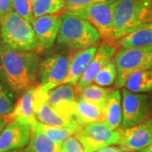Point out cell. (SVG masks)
Masks as SVG:
<instances>
[{
  "mask_svg": "<svg viewBox=\"0 0 152 152\" xmlns=\"http://www.w3.org/2000/svg\"><path fill=\"white\" fill-rule=\"evenodd\" d=\"M40 58L37 52H22L0 44V81L16 96L37 85Z\"/></svg>",
  "mask_w": 152,
  "mask_h": 152,
  "instance_id": "6da1fadb",
  "label": "cell"
},
{
  "mask_svg": "<svg viewBox=\"0 0 152 152\" xmlns=\"http://www.w3.org/2000/svg\"><path fill=\"white\" fill-rule=\"evenodd\" d=\"M152 22V0H116L113 42Z\"/></svg>",
  "mask_w": 152,
  "mask_h": 152,
  "instance_id": "7a4b0ae2",
  "label": "cell"
},
{
  "mask_svg": "<svg viewBox=\"0 0 152 152\" xmlns=\"http://www.w3.org/2000/svg\"><path fill=\"white\" fill-rule=\"evenodd\" d=\"M101 39L97 30L86 20L70 13L61 15L57 44L73 51H80L95 46Z\"/></svg>",
  "mask_w": 152,
  "mask_h": 152,
  "instance_id": "3957f363",
  "label": "cell"
},
{
  "mask_svg": "<svg viewBox=\"0 0 152 152\" xmlns=\"http://www.w3.org/2000/svg\"><path fill=\"white\" fill-rule=\"evenodd\" d=\"M0 44L22 52H37L38 48L31 22L13 10L0 19Z\"/></svg>",
  "mask_w": 152,
  "mask_h": 152,
  "instance_id": "277c9868",
  "label": "cell"
},
{
  "mask_svg": "<svg viewBox=\"0 0 152 152\" xmlns=\"http://www.w3.org/2000/svg\"><path fill=\"white\" fill-rule=\"evenodd\" d=\"M118 77L115 87H124L128 79L139 71L152 69V46L145 48H121L114 56Z\"/></svg>",
  "mask_w": 152,
  "mask_h": 152,
  "instance_id": "5b68a950",
  "label": "cell"
},
{
  "mask_svg": "<svg viewBox=\"0 0 152 152\" xmlns=\"http://www.w3.org/2000/svg\"><path fill=\"white\" fill-rule=\"evenodd\" d=\"M115 6L116 0L106 1L95 4L70 14L86 20L97 30L101 38L107 40V42L112 43Z\"/></svg>",
  "mask_w": 152,
  "mask_h": 152,
  "instance_id": "8992f818",
  "label": "cell"
},
{
  "mask_svg": "<svg viewBox=\"0 0 152 152\" xmlns=\"http://www.w3.org/2000/svg\"><path fill=\"white\" fill-rule=\"evenodd\" d=\"M70 55L55 53L40 61L37 83L45 91H49L64 84L69 67Z\"/></svg>",
  "mask_w": 152,
  "mask_h": 152,
  "instance_id": "52a82bcc",
  "label": "cell"
},
{
  "mask_svg": "<svg viewBox=\"0 0 152 152\" xmlns=\"http://www.w3.org/2000/svg\"><path fill=\"white\" fill-rule=\"evenodd\" d=\"M80 142L85 152H96L105 147L118 145L119 130H113L103 123H94L82 127L75 135Z\"/></svg>",
  "mask_w": 152,
  "mask_h": 152,
  "instance_id": "ba28073f",
  "label": "cell"
},
{
  "mask_svg": "<svg viewBox=\"0 0 152 152\" xmlns=\"http://www.w3.org/2000/svg\"><path fill=\"white\" fill-rule=\"evenodd\" d=\"M122 94V124L120 128H129L149 118L150 104L145 94L131 92L123 88Z\"/></svg>",
  "mask_w": 152,
  "mask_h": 152,
  "instance_id": "9c48e42d",
  "label": "cell"
},
{
  "mask_svg": "<svg viewBox=\"0 0 152 152\" xmlns=\"http://www.w3.org/2000/svg\"><path fill=\"white\" fill-rule=\"evenodd\" d=\"M48 91L40 85L26 91L17 99L14 111L10 115L11 120H18L27 124L31 128L38 123L36 113L39 104L47 99Z\"/></svg>",
  "mask_w": 152,
  "mask_h": 152,
  "instance_id": "30bf717a",
  "label": "cell"
},
{
  "mask_svg": "<svg viewBox=\"0 0 152 152\" xmlns=\"http://www.w3.org/2000/svg\"><path fill=\"white\" fill-rule=\"evenodd\" d=\"M118 146L126 152H140L152 144V118L129 128H119Z\"/></svg>",
  "mask_w": 152,
  "mask_h": 152,
  "instance_id": "8fae6325",
  "label": "cell"
},
{
  "mask_svg": "<svg viewBox=\"0 0 152 152\" xmlns=\"http://www.w3.org/2000/svg\"><path fill=\"white\" fill-rule=\"evenodd\" d=\"M61 15L62 14L43 15L33 18L31 21L37 40V53L48 50L53 46L59 32Z\"/></svg>",
  "mask_w": 152,
  "mask_h": 152,
  "instance_id": "7c38bea8",
  "label": "cell"
},
{
  "mask_svg": "<svg viewBox=\"0 0 152 152\" xmlns=\"http://www.w3.org/2000/svg\"><path fill=\"white\" fill-rule=\"evenodd\" d=\"M32 128L18 120H11L0 133V152H9L27 146Z\"/></svg>",
  "mask_w": 152,
  "mask_h": 152,
  "instance_id": "4fadbf2b",
  "label": "cell"
},
{
  "mask_svg": "<svg viewBox=\"0 0 152 152\" xmlns=\"http://www.w3.org/2000/svg\"><path fill=\"white\" fill-rule=\"evenodd\" d=\"M116 53L117 48L116 46H114V44L111 42H106L98 47L92 59L89 63L86 69L75 86L77 95L80 94L82 90L85 89L87 86L92 84L98 72L102 69V68L107 62L113 59Z\"/></svg>",
  "mask_w": 152,
  "mask_h": 152,
  "instance_id": "5bb4252c",
  "label": "cell"
},
{
  "mask_svg": "<svg viewBox=\"0 0 152 152\" xmlns=\"http://www.w3.org/2000/svg\"><path fill=\"white\" fill-rule=\"evenodd\" d=\"M75 86L62 84L49 91L47 102L53 108L69 117H74V111L77 99Z\"/></svg>",
  "mask_w": 152,
  "mask_h": 152,
  "instance_id": "9a60e30c",
  "label": "cell"
},
{
  "mask_svg": "<svg viewBox=\"0 0 152 152\" xmlns=\"http://www.w3.org/2000/svg\"><path fill=\"white\" fill-rule=\"evenodd\" d=\"M36 117L38 122L43 124L69 129L74 132L75 135L77 134L82 129L81 126L76 122L75 118L66 116L53 108L49 104H48L47 99L39 104Z\"/></svg>",
  "mask_w": 152,
  "mask_h": 152,
  "instance_id": "2e32d148",
  "label": "cell"
},
{
  "mask_svg": "<svg viewBox=\"0 0 152 152\" xmlns=\"http://www.w3.org/2000/svg\"><path fill=\"white\" fill-rule=\"evenodd\" d=\"M97 48L98 47L95 45L88 48L76 51L73 54H70L69 72L64 84H70L74 86L77 85L84 72L86 69L89 63L92 59Z\"/></svg>",
  "mask_w": 152,
  "mask_h": 152,
  "instance_id": "e0dca14e",
  "label": "cell"
},
{
  "mask_svg": "<svg viewBox=\"0 0 152 152\" xmlns=\"http://www.w3.org/2000/svg\"><path fill=\"white\" fill-rule=\"evenodd\" d=\"M103 116V107L90 102L79 96H77L74 117L81 127L94 123H102Z\"/></svg>",
  "mask_w": 152,
  "mask_h": 152,
  "instance_id": "ac0fdd59",
  "label": "cell"
},
{
  "mask_svg": "<svg viewBox=\"0 0 152 152\" xmlns=\"http://www.w3.org/2000/svg\"><path fill=\"white\" fill-rule=\"evenodd\" d=\"M103 113L104 124L113 130L118 129L122 124V94L118 89L114 90L107 100Z\"/></svg>",
  "mask_w": 152,
  "mask_h": 152,
  "instance_id": "d6986e66",
  "label": "cell"
},
{
  "mask_svg": "<svg viewBox=\"0 0 152 152\" xmlns=\"http://www.w3.org/2000/svg\"><path fill=\"white\" fill-rule=\"evenodd\" d=\"M121 48H145L152 46V22L145 24L118 41Z\"/></svg>",
  "mask_w": 152,
  "mask_h": 152,
  "instance_id": "ffe728a7",
  "label": "cell"
},
{
  "mask_svg": "<svg viewBox=\"0 0 152 152\" xmlns=\"http://www.w3.org/2000/svg\"><path fill=\"white\" fill-rule=\"evenodd\" d=\"M61 145L56 143L43 133L32 129L30 142L24 152H60Z\"/></svg>",
  "mask_w": 152,
  "mask_h": 152,
  "instance_id": "44dd1931",
  "label": "cell"
},
{
  "mask_svg": "<svg viewBox=\"0 0 152 152\" xmlns=\"http://www.w3.org/2000/svg\"><path fill=\"white\" fill-rule=\"evenodd\" d=\"M125 89L131 92L143 94L152 91V69L139 71L128 79Z\"/></svg>",
  "mask_w": 152,
  "mask_h": 152,
  "instance_id": "7402d4cb",
  "label": "cell"
},
{
  "mask_svg": "<svg viewBox=\"0 0 152 152\" xmlns=\"http://www.w3.org/2000/svg\"><path fill=\"white\" fill-rule=\"evenodd\" d=\"M114 90L115 89L100 86L92 83L83 89L78 96L90 102L104 107L107 100L113 92Z\"/></svg>",
  "mask_w": 152,
  "mask_h": 152,
  "instance_id": "603a6c76",
  "label": "cell"
},
{
  "mask_svg": "<svg viewBox=\"0 0 152 152\" xmlns=\"http://www.w3.org/2000/svg\"><path fill=\"white\" fill-rule=\"evenodd\" d=\"M64 11V0H32L33 18Z\"/></svg>",
  "mask_w": 152,
  "mask_h": 152,
  "instance_id": "cb8c5ba5",
  "label": "cell"
},
{
  "mask_svg": "<svg viewBox=\"0 0 152 152\" xmlns=\"http://www.w3.org/2000/svg\"><path fill=\"white\" fill-rule=\"evenodd\" d=\"M32 129H36L40 132L43 133L44 134L48 136L49 139H51L52 140H53L59 145H62L68 138L75 135L74 132L70 130L69 129L64 128V127H58V126L43 124L39 122L33 127Z\"/></svg>",
  "mask_w": 152,
  "mask_h": 152,
  "instance_id": "d4e9b609",
  "label": "cell"
},
{
  "mask_svg": "<svg viewBox=\"0 0 152 152\" xmlns=\"http://www.w3.org/2000/svg\"><path fill=\"white\" fill-rule=\"evenodd\" d=\"M118 77L117 66L113 59L110 60L102 68V69L98 72L94 79V83L100 86L107 87L112 86L115 85Z\"/></svg>",
  "mask_w": 152,
  "mask_h": 152,
  "instance_id": "484cf974",
  "label": "cell"
},
{
  "mask_svg": "<svg viewBox=\"0 0 152 152\" xmlns=\"http://www.w3.org/2000/svg\"><path fill=\"white\" fill-rule=\"evenodd\" d=\"M17 102L15 94L0 81V116H10Z\"/></svg>",
  "mask_w": 152,
  "mask_h": 152,
  "instance_id": "4316f807",
  "label": "cell"
},
{
  "mask_svg": "<svg viewBox=\"0 0 152 152\" xmlns=\"http://www.w3.org/2000/svg\"><path fill=\"white\" fill-rule=\"evenodd\" d=\"M12 10L28 21H31L32 0H12Z\"/></svg>",
  "mask_w": 152,
  "mask_h": 152,
  "instance_id": "83f0119b",
  "label": "cell"
},
{
  "mask_svg": "<svg viewBox=\"0 0 152 152\" xmlns=\"http://www.w3.org/2000/svg\"><path fill=\"white\" fill-rule=\"evenodd\" d=\"M106 1L112 0H64V12L74 13L95 4Z\"/></svg>",
  "mask_w": 152,
  "mask_h": 152,
  "instance_id": "f1b7e54d",
  "label": "cell"
},
{
  "mask_svg": "<svg viewBox=\"0 0 152 152\" xmlns=\"http://www.w3.org/2000/svg\"><path fill=\"white\" fill-rule=\"evenodd\" d=\"M60 152H85L84 148L75 136L73 135L68 138L61 145Z\"/></svg>",
  "mask_w": 152,
  "mask_h": 152,
  "instance_id": "f546056e",
  "label": "cell"
},
{
  "mask_svg": "<svg viewBox=\"0 0 152 152\" xmlns=\"http://www.w3.org/2000/svg\"><path fill=\"white\" fill-rule=\"evenodd\" d=\"M12 11V0H0V19Z\"/></svg>",
  "mask_w": 152,
  "mask_h": 152,
  "instance_id": "4dcf8cb0",
  "label": "cell"
},
{
  "mask_svg": "<svg viewBox=\"0 0 152 152\" xmlns=\"http://www.w3.org/2000/svg\"><path fill=\"white\" fill-rule=\"evenodd\" d=\"M96 152H124V151L120 148L119 146H115V145H110V146L105 147L101 150H99Z\"/></svg>",
  "mask_w": 152,
  "mask_h": 152,
  "instance_id": "1f68e13d",
  "label": "cell"
},
{
  "mask_svg": "<svg viewBox=\"0 0 152 152\" xmlns=\"http://www.w3.org/2000/svg\"><path fill=\"white\" fill-rule=\"evenodd\" d=\"M10 121L11 118H10V116H0V133Z\"/></svg>",
  "mask_w": 152,
  "mask_h": 152,
  "instance_id": "d6a6232c",
  "label": "cell"
},
{
  "mask_svg": "<svg viewBox=\"0 0 152 152\" xmlns=\"http://www.w3.org/2000/svg\"><path fill=\"white\" fill-rule=\"evenodd\" d=\"M140 152H152V144L151 145L147 146L146 148H145V149L141 150Z\"/></svg>",
  "mask_w": 152,
  "mask_h": 152,
  "instance_id": "836d02e7",
  "label": "cell"
},
{
  "mask_svg": "<svg viewBox=\"0 0 152 152\" xmlns=\"http://www.w3.org/2000/svg\"><path fill=\"white\" fill-rule=\"evenodd\" d=\"M9 152H19L17 150H15V151H9Z\"/></svg>",
  "mask_w": 152,
  "mask_h": 152,
  "instance_id": "e575fe53",
  "label": "cell"
},
{
  "mask_svg": "<svg viewBox=\"0 0 152 152\" xmlns=\"http://www.w3.org/2000/svg\"><path fill=\"white\" fill-rule=\"evenodd\" d=\"M124 152H126V151H124Z\"/></svg>",
  "mask_w": 152,
  "mask_h": 152,
  "instance_id": "d590c367",
  "label": "cell"
}]
</instances>
